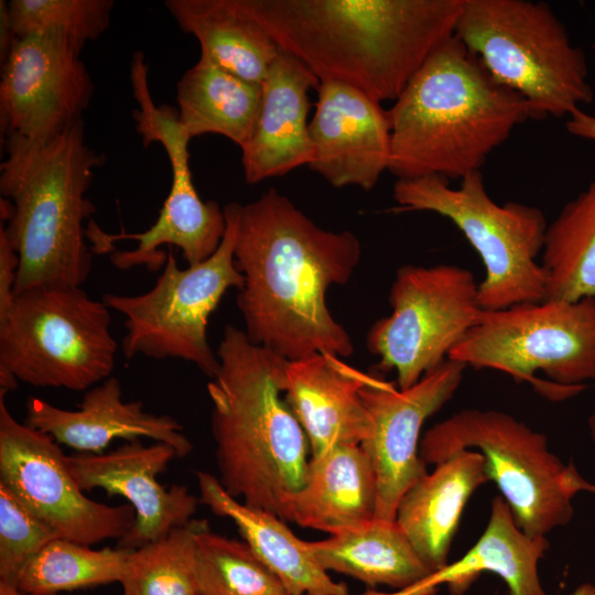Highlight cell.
Here are the masks:
<instances>
[{
	"instance_id": "cell-9",
	"label": "cell",
	"mask_w": 595,
	"mask_h": 595,
	"mask_svg": "<svg viewBox=\"0 0 595 595\" xmlns=\"http://www.w3.org/2000/svg\"><path fill=\"white\" fill-rule=\"evenodd\" d=\"M400 210H426L450 219L479 255L486 274L478 283L483 310L545 300V274L537 261L548 228L543 213L518 202L497 204L475 171L451 187L440 176L398 180Z\"/></svg>"
},
{
	"instance_id": "cell-31",
	"label": "cell",
	"mask_w": 595,
	"mask_h": 595,
	"mask_svg": "<svg viewBox=\"0 0 595 595\" xmlns=\"http://www.w3.org/2000/svg\"><path fill=\"white\" fill-rule=\"evenodd\" d=\"M204 522L191 520L132 550L120 582L123 595H199L197 533Z\"/></svg>"
},
{
	"instance_id": "cell-6",
	"label": "cell",
	"mask_w": 595,
	"mask_h": 595,
	"mask_svg": "<svg viewBox=\"0 0 595 595\" xmlns=\"http://www.w3.org/2000/svg\"><path fill=\"white\" fill-rule=\"evenodd\" d=\"M454 35L539 119L569 117L594 100L585 53L545 2L464 0Z\"/></svg>"
},
{
	"instance_id": "cell-15",
	"label": "cell",
	"mask_w": 595,
	"mask_h": 595,
	"mask_svg": "<svg viewBox=\"0 0 595 595\" xmlns=\"http://www.w3.org/2000/svg\"><path fill=\"white\" fill-rule=\"evenodd\" d=\"M80 52L62 34L32 33L15 37L1 63L0 127L47 142L84 119L94 83Z\"/></svg>"
},
{
	"instance_id": "cell-39",
	"label": "cell",
	"mask_w": 595,
	"mask_h": 595,
	"mask_svg": "<svg viewBox=\"0 0 595 595\" xmlns=\"http://www.w3.org/2000/svg\"><path fill=\"white\" fill-rule=\"evenodd\" d=\"M587 423H588L591 437L595 442V412L593 414H591V416L588 418Z\"/></svg>"
},
{
	"instance_id": "cell-16",
	"label": "cell",
	"mask_w": 595,
	"mask_h": 595,
	"mask_svg": "<svg viewBox=\"0 0 595 595\" xmlns=\"http://www.w3.org/2000/svg\"><path fill=\"white\" fill-rule=\"evenodd\" d=\"M465 369L447 358L404 390L365 376L359 394L371 420V434L360 445L376 473V519L394 521L403 495L428 474L419 453L422 426L453 397Z\"/></svg>"
},
{
	"instance_id": "cell-18",
	"label": "cell",
	"mask_w": 595,
	"mask_h": 595,
	"mask_svg": "<svg viewBox=\"0 0 595 595\" xmlns=\"http://www.w3.org/2000/svg\"><path fill=\"white\" fill-rule=\"evenodd\" d=\"M310 134L315 158L309 166L334 187L372 190L389 169L391 126L388 110L364 93L321 82Z\"/></svg>"
},
{
	"instance_id": "cell-41",
	"label": "cell",
	"mask_w": 595,
	"mask_h": 595,
	"mask_svg": "<svg viewBox=\"0 0 595 595\" xmlns=\"http://www.w3.org/2000/svg\"><path fill=\"white\" fill-rule=\"evenodd\" d=\"M53 595H58V594H53Z\"/></svg>"
},
{
	"instance_id": "cell-12",
	"label": "cell",
	"mask_w": 595,
	"mask_h": 595,
	"mask_svg": "<svg viewBox=\"0 0 595 595\" xmlns=\"http://www.w3.org/2000/svg\"><path fill=\"white\" fill-rule=\"evenodd\" d=\"M130 80L138 108L133 110L136 130L144 147L158 142L171 165L172 184L156 220L142 232L109 235L94 219L86 227V238L95 253H110L112 264L127 270L145 266L150 271L164 267L167 258L160 247L175 246L188 266L208 259L220 246L226 230L223 208L215 201L204 202L194 185L190 165L191 137L176 109L152 99L148 65L142 52L130 64Z\"/></svg>"
},
{
	"instance_id": "cell-23",
	"label": "cell",
	"mask_w": 595,
	"mask_h": 595,
	"mask_svg": "<svg viewBox=\"0 0 595 595\" xmlns=\"http://www.w3.org/2000/svg\"><path fill=\"white\" fill-rule=\"evenodd\" d=\"M487 482L482 453L459 450L436 464L401 498L396 521L432 572L447 564L464 507Z\"/></svg>"
},
{
	"instance_id": "cell-26",
	"label": "cell",
	"mask_w": 595,
	"mask_h": 595,
	"mask_svg": "<svg viewBox=\"0 0 595 595\" xmlns=\"http://www.w3.org/2000/svg\"><path fill=\"white\" fill-rule=\"evenodd\" d=\"M164 7L197 40L199 58L245 80L261 85L280 53L240 0H165Z\"/></svg>"
},
{
	"instance_id": "cell-11",
	"label": "cell",
	"mask_w": 595,
	"mask_h": 595,
	"mask_svg": "<svg viewBox=\"0 0 595 595\" xmlns=\"http://www.w3.org/2000/svg\"><path fill=\"white\" fill-rule=\"evenodd\" d=\"M241 205L223 210L226 230L218 249L205 261L180 269L169 250L155 284L137 295L106 293L102 302L125 317L122 354L152 359L175 358L194 364L209 379L219 360L207 339L209 316L231 288L240 290L244 277L235 263L234 249Z\"/></svg>"
},
{
	"instance_id": "cell-30",
	"label": "cell",
	"mask_w": 595,
	"mask_h": 595,
	"mask_svg": "<svg viewBox=\"0 0 595 595\" xmlns=\"http://www.w3.org/2000/svg\"><path fill=\"white\" fill-rule=\"evenodd\" d=\"M131 549H90L68 539L48 542L25 566L19 587L26 595H53L65 591L121 582Z\"/></svg>"
},
{
	"instance_id": "cell-20",
	"label": "cell",
	"mask_w": 595,
	"mask_h": 595,
	"mask_svg": "<svg viewBox=\"0 0 595 595\" xmlns=\"http://www.w3.org/2000/svg\"><path fill=\"white\" fill-rule=\"evenodd\" d=\"M318 78L298 58L280 50L261 83L262 98L252 134L241 149L247 183L257 184L311 165L315 158L307 115L309 93Z\"/></svg>"
},
{
	"instance_id": "cell-14",
	"label": "cell",
	"mask_w": 595,
	"mask_h": 595,
	"mask_svg": "<svg viewBox=\"0 0 595 595\" xmlns=\"http://www.w3.org/2000/svg\"><path fill=\"white\" fill-rule=\"evenodd\" d=\"M4 396L0 392V484L60 538L91 545L126 536L136 521L132 506H108L85 496L58 443L19 422Z\"/></svg>"
},
{
	"instance_id": "cell-37",
	"label": "cell",
	"mask_w": 595,
	"mask_h": 595,
	"mask_svg": "<svg viewBox=\"0 0 595 595\" xmlns=\"http://www.w3.org/2000/svg\"><path fill=\"white\" fill-rule=\"evenodd\" d=\"M15 36L12 31L8 2L0 1V62L2 63L8 56Z\"/></svg>"
},
{
	"instance_id": "cell-27",
	"label": "cell",
	"mask_w": 595,
	"mask_h": 595,
	"mask_svg": "<svg viewBox=\"0 0 595 595\" xmlns=\"http://www.w3.org/2000/svg\"><path fill=\"white\" fill-rule=\"evenodd\" d=\"M321 566L368 586L408 588L433 572L397 523L372 519L356 528L309 542Z\"/></svg>"
},
{
	"instance_id": "cell-28",
	"label": "cell",
	"mask_w": 595,
	"mask_h": 595,
	"mask_svg": "<svg viewBox=\"0 0 595 595\" xmlns=\"http://www.w3.org/2000/svg\"><path fill=\"white\" fill-rule=\"evenodd\" d=\"M262 98L261 85L245 80L198 58L176 85L178 118L193 139L213 133L240 149L255 129Z\"/></svg>"
},
{
	"instance_id": "cell-4",
	"label": "cell",
	"mask_w": 595,
	"mask_h": 595,
	"mask_svg": "<svg viewBox=\"0 0 595 595\" xmlns=\"http://www.w3.org/2000/svg\"><path fill=\"white\" fill-rule=\"evenodd\" d=\"M398 180H462L520 123L539 120L518 93L497 83L455 36L443 42L388 109Z\"/></svg>"
},
{
	"instance_id": "cell-38",
	"label": "cell",
	"mask_w": 595,
	"mask_h": 595,
	"mask_svg": "<svg viewBox=\"0 0 595 595\" xmlns=\"http://www.w3.org/2000/svg\"><path fill=\"white\" fill-rule=\"evenodd\" d=\"M571 595H595V585L591 583H584L576 587Z\"/></svg>"
},
{
	"instance_id": "cell-35",
	"label": "cell",
	"mask_w": 595,
	"mask_h": 595,
	"mask_svg": "<svg viewBox=\"0 0 595 595\" xmlns=\"http://www.w3.org/2000/svg\"><path fill=\"white\" fill-rule=\"evenodd\" d=\"M19 270V256L0 226V317L12 306Z\"/></svg>"
},
{
	"instance_id": "cell-25",
	"label": "cell",
	"mask_w": 595,
	"mask_h": 595,
	"mask_svg": "<svg viewBox=\"0 0 595 595\" xmlns=\"http://www.w3.org/2000/svg\"><path fill=\"white\" fill-rule=\"evenodd\" d=\"M377 479L360 444L337 445L311 457L293 499L290 521L329 536L375 519Z\"/></svg>"
},
{
	"instance_id": "cell-8",
	"label": "cell",
	"mask_w": 595,
	"mask_h": 595,
	"mask_svg": "<svg viewBox=\"0 0 595 595\" xmlns=\"http://www.w3.org/2000/svg\"><path fill=\"white\" fill-rule=\"evenodd\" d=\"M448 358L529 381L552 400L574 397L595 380V299L483 310Z\"/></svg>"
},
{
	"instance_id": "cell-2",
	"label": "cell",
	"mask_w": 595,
	"mask_h": 595,
	"mask_svg": "<svg viewBox=\"0 0 595 595\" xmlns=\"http://www.w3.org/2000/svg\"><path fill=\"white\" fill-rule=\"evenodd\" d=\"M279 48L320 82L396 100L455 34L464 0H240Z\"/></svg>"
},
{
	"instance_id": "cell-19",
	"label": "cell",
	"mask_w": 595,
	"mask_h": 595,
	"mask_svg": "<svg viewBox=\"0 0 595 595\" xmlns=\"http://www.w3.org/2000/svg\"><path fill=\"white\" fill-rule=\"evenodd\" d=\"M24 423L83 453L100 454L113 440L141 437L173 446L178 457L193 450L177 420L147 412L141 401H125L116 377H108L87 390L77 410H64L43 399L29 398Z\"/></svg>"
},
{
	"instance_id": "cell-36",
	"label": "cell",
	"mask_w": 595,
	"mask_h": 595,
	"mask_svg": "<svg viewBox=\"0 0 595 595\" xmlns=\"http://www.w3.org/2000/svg\"><path fill=\"white\" fill-rule=\"evenodd\" d=\"M565 128L572 136L595 142V116L582 109L575 110L567 117Z\"/></svg>"
},
{
	"instance_id": "cell-21",
	"label": "cell",
	"mask_w": 595,
	"mask_h": 595,
	"mask_svg": "<svg viewBox=\"0 0 595 595\" xmlns=\"http://www.w3.org/2000/svg\"><path fill=\"white\" fill-rule=\"evenodd\" d=\"M365 376L331 354L289 360L284 399L304 430L311 457L370 436L371 420L359 394Z\"/></svg>"
},
{
	"instance_id": "cell-7",
	"label": "cell",
	"mask_w": 595,
	"mask_h": 595,
	"mask_svg": "<svg viewBox=\"0 0 595 595\" xmlns=\"http://www.w3.org/2000/svg\"><path fill=\"white\" fill-rule=\"evenodd\" d=\"M477 448L485 469L508 504L517 526L528 536L545 537L567 524L580 491L595 495L573 462L563 463L547 436L512 415L466 409L434 424L420 441L425 464H439L459 450Z\"/></svg>"
},
{
	"instance_id": "cell-24",
	"label": "cell",
	"mask_w": 595,
	"mask_h": 595,
	"mask_svg": "<svg viewBox=\"0 0 595 595\" xmlns=\"http://www.w3.org/2000/svg\"><path fill=\"white\" fill-rule=\"evenodd\" d=\"M203 504L237 526L253 554L280 580L290 595H349L317 562L309 542L299 539L273 512L239 502L206 472L196 473Z\"/></svg>"
},
{
	"instance_id": "cell-34",
	"label": "cell",
	"mask_w": 595,
	"mask_h": 595,
	"mask_svg": "<svg viewBox=\"0 0 595 595\" xmlns=\"http://www.w3.org/2000/svg\"><path fill=\"white\" fill-rule=\"evenodd\" d=\"M58 534L0 484V585L19 587L29 562Z\"/></svg>"
},
{
	"instance_id": "cell-29",
	"label": "cell",
	"mask_w": 595,
	"mask_h": 595,
	"mask_svg": "<svg viewBox=\"0 0 595 595\" xmlns=\"http://www.w3.org/2000/svg\"><path fill=\"white\" fill-rule=\"evenodd\" d=\"M541 253L545 300L595 299V177L548 225Z\"/></svg>"
},
{
	"instance_id": "cell-5",
	"label": "cell",
	"mask_w": 595,
	"mask_h": 595,
	"mask_svg": "<svg viewBox=\"0 0 595 595\" xmlns=\"http://www.w3.org/2000/svg\"><path fill=\"white\" fill-rule=\"evenodd\" d=\"M3 145L0 212L19 256L14 294L82 286L94 256L84 221L96 212L86 194L105 155L88 144L84 119L47 142L9 133Z\"/></svg>"
},
{
	"instance_id": "cell-40",
	"label": "cell",
	"mask_w": 595,
	"mask_h": 595,
	"mask_svg": "<svg viewBox=\"0 0 595 595\" xmlns=\"http://www.w3.org/2000/svg\"><path fill=\"white\" fill-rule=\"evenodd\" d=\"M303 595H309V594H303Z\"/></svg>"
},
{
	"instance_id": "cell-3",
	"label": "cell",
	"mask_w": 595,
	"mask_h": 595,
	"mask_svg": "<svg viewBox=\"0 0 595 595\" xmlns=\"http://www.w3.org/2000/svg\"><path fill=\"white\" fill-rule=\"evenodd\" d=\"M207 383L219 482L234 498L290 521L310 444L284 399L289 360L227 325Z\"/></svg>"
},
{
	"instance_id": "cell-22",
	"label": "cell",
	"mask_w": 595,
	"mask_h": 595,
	"mask_svg": "<svg viewBox=\"0 0 595 595\" xmlns=\"http://www.w3.org/2000/svg\"><path fill=\"white\" fill-rule=\"evenodd\" d=\"M548 548L547 538L524 533L506 500L496 496L484 533L459 560L408 588L393 593L369 589L360 595H434L443 584L451 595H464L483 572L500 576L509 595H547L540 583L538 563Z\"/></svg>"
},
{
	"instance_id": "cell-33",
	"label": "cell",
	"mask_w": 595,
	"mask_h": 595,
	"mask_svg": "<svg viewBox=\"0 0 595 595\" xmlns=\"http://www.w3.org/2000/svg\"><path fill=\"white\" fill-rule=\"evenodd\" d=\"M112 0H10L8 11L15 37L54 32L80 53L109 26Z\"/></svg>"
},
{
	"instance_id": "cell-10",
	"label": "cell",
	"mask_w": 595,
	"mask_h": 595,
	"mask_svg": "<svg viewBox=\"0 0 595 595\" xmlns=\"http://www.w3.org/2000/svg\"><path fill=\"white\" fill-rule=\"evenodd\" d=\"M110 324L108 306L80 286L22 292L0 317V371L37 388L86 390L115 368Z\"/></svg>"
},
{
	"instance_id": "cell-13",
	"label": "cell",
	"mask_w": 595,
	"mask_h": 595,
	"mask_svg": "<svg viewBox=\"0 0 595 595\" xmlns=\"http://www.w3.org/2000/svg\"><path fill=\"white\" fill-rule=\"evenodd\" d=\"M390 315L374 323L366 345L377 368L394 370L404 390L448 358L483 309L473 273L455 264H407L389 293Z\"/></svg>"
},
{
	"instance_id": "cell-32",
	"label": "cell",
	"mask_w": 595,
	"mask_h": 595,
	"mask_svg": "<svg viewBox=\"0 0 595 595\" xmlns=\"http://www.w3.org/2000/svg\"><path fill=\"white\" fill-rule=\"evenodd\" d=\"M196 570L199 595H290L246 542L212 532L206 520L197 533Z\"/></svg>"
},
{
	"instance_id": "cell-1",
	"label": "cell",
	"mask_w": 595,
	"mask_h": 595,
	"mask_svg": "<svg viewBox=\"0 0 595 595\" xmlns=\"http://www.w3.org/2000/svg\"><path fill=\"white\" fill-rule=\"evenodd\" d=\"M360 256L353 231L323 229L275 188L241 205L234 257L248 338L290 361L350 356L351 338L329 312L326 292L350 280Z\"/></svg>"
},
{
	"instance_id": "cell-17",
	"label": "cell",
	"mask_w": 595,
	"mask_h": 595,
	"mask_svg": "<svg viewBox=\"0 0 595 595\" xmlns=\"http://www.w3.org/2000/svg\"><path fill=\"white\" fill-rule=\"evenodd\" d=\"M175 457L176 450L166 443L144 445L134 440L108 453L75 454L65 461L83 491L101 488L131 504L136 521L118 547L134 550L193 520L199 501L196 496L186 486L165 488L156 479Z\"/></svg>"
}]
</instances>
